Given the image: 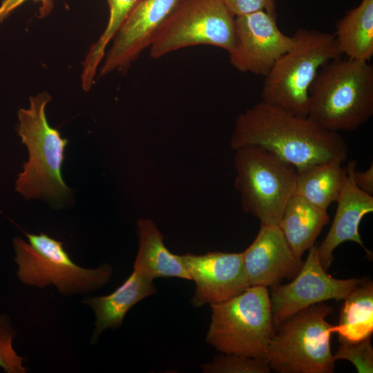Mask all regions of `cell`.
I'll use <instances>...</instances> for the list:
<instances>
[{
	"instance_id": "27",
	"label": "cell",
	"mask_w": 373,
	"mask_h": 373,
	"mask_svg": "<svg viewBox=\"0 0 373 373\" xmlns=\"http://www.w3.org/2000/svg\"><path fill=\"white\" fill-rule=\"evenodd\" d=\"M28 0H2L0 3V23L8 18L18 7ZM41 3L40 14L47 15L52 9V3L50 0H33Z\"/></svg>"
},
{
	"instance_id": "20",
	"label": "cell",
	"mask_w": 373,
	"mask_h": 373,
	"mask_svg": "<svg viewBox=\"0 0 373 373\" xmlns=\"http://www.w3.org/2000/svg\"><path fill=\"white\" fill-rule=\"evenodd\" d=\"M343 163L326 161L297 171L294 194L327 211L332 202H336L345 184L347 172Z\"/></svg>"
},
{
	"instance_id": "26",
	"label": "cell",
	"mask_w": 373,
	"mask_h": 373,
	"mask_svg": "<svg viewBox=\"0 0 373 373\" xmlns=\"http://www.w3.org/2000/svg\"><path fill=\"white\" fill-rule=\"evenodd\" d=\"M236 17L258 10L276 12L275 0H221Z\"/></svg>"
},
{
	"instance_id": "22",
	"label": "cell",
	"mask_w": 373,
	"mask_h": 373,
	"mask_svg": "<svg viewBox=\"0 0 373 373\" xmlns=\"http://www.w3.org/2000/svg\"><path fill=\"white\" fill-rule=\"evenodd\" d=\"M142 0H106L109 10L108 23L102 34L90 48L82 63V87L88 91L94 82L97 69L106 55V49L135 7Z\"/></svg>"
},
{
	"instance_id": "21",
	"label": "cell",
	"mask_w": 373,
	"mask_h": 373,
	"mask_svg": "<svg viewBox=\"0 0 373 373\" xmlns=\"http://www.w3.org/2000/svg\"><path fill=\"white\" fill-rule=\"evenodd\" d=\"M338 323L332 333L339 339L358 342L371 336L373 332V283L363 278L343 299Z\"/></svg>"
},
{
	"instance_id": "12",
	"label": "cell",
	"mask_w": 373,
	"mask_h": 373,
	"mask_svg": "<svg viewBox=\"0 0 373 373\" xmlns=\"http://www.w3.org/2000/svg\"><path fill=\"white\" fill-rule=\"evenodd\" d=\"M180 258L195 283L191 304L196 307L224 302L249 287L242 252L187 253Z\"/></svg>"
},
{
	"instance_id": "3",
	"label": "cell",
	"mask_w": 373,
	"mask_h": 373,
	"mask_svg": "<svg viewBox=\"0 0 373 373\" xmlns=\"http://www.w3.org/2000/svg\"><path fill=\"white\" fill-rule=\"evenodd\" d=\"M291 37L290 48L265 76L262 101L307 117L312 84L325 65L342 55L330 33L299 28Z\"/></svg>"
},
{
	"instance_id": "14",
	"label": "cell",
	"mask_w": 373,
	"mask_h": 373,
	"mask_svg": "<svg viewBox=\"0 0 373 373\" xmlns=\"http://www.w3.org/2000/svg\"><path fill=\"white\" fill-rule=\"evenodd\" d=\"M242 256L249 287H273L285 279H293L303 264L278 225L260 224L256 238Z\"/></svg>"
},
{
	"instance_id": "2",
	"label": "cell",
	"mask_w": 373,
	"mask_h": 373,
	"mask_svg": "<svg viewBox=\"0 0 373 373\" xmlns=\"http://www.w3.org/2000/svg\"><path fill=\"white\" fill-rule=\"evenodd\" d=\"M373 115V66L342 56L318 72L309 90L308 115L330 131H354Z\"/></svg>"
},
{
	"instance_id": "18",
	"label": "cell",
	"mask_w": 373,
	"mask_h": 373,
	"mask_svg": "<svg viewBox=\"0 0 373 373\" xmlns=\"http://www.w3.org/2000/svg\"><path fill=\"white\" fill-rule=\"evenodd\" d=\"M329 222L327 211L293 194L278 224L293 253L298 258L314 245L324 227Z\"/></svg>"
},
{
	"instance_id": "8",
	"label": "cell",
	"mask_w": 373,
	"mask_h": 373,
	"mask_svg": "<svg viewBox=\"0 0 373 373\" xmlns=\"http://www.w3.org/2000/svg\"><path fill=\"white\" fill-rule=\"evenodd\" d=\"M235 152V188L242 209L260 224L278 225L296 189V169L259 146H246Z\"/></svg>"
},
{
	"instance_id": "7",
	"label": "cell",
	"mask_w": 373,
	"mask_h": 373,
	"mask_svg": "<svg viewBox=\"0 0 373 373\" xmlns=\"http://www.w3.org/2000/svg\"><path fill=\"white\" fill-rule=\"evenodd\" d=\"M332 312L330 306L321 303L296 313L276 327L267 356L271 370L278 373H332L333 325L326 319Z\"/></svg>"
},
{
	"instance_id": "16",
	"label": "cell",
	"mask_w": 373,
	"mask_h": 373,
	"mask_svg": "<svg viewBox=\"0 0 373 373\" xmlns=\"http://www.w3.org/2000/svg\"><path fill=\"white\" fill-rule=\"evenodd\" d=\"M156 292L153 279L133 269L126 280L112 293L84 298L82 303L88 306L95 316L90 343H96L106 329L119 328L126 313L133 305Z\"/></svg>"
},
{
	"instance_id": "19",
	"label": "cell",
	"mask_w": 373,
	"mask_h": 373,
	"mask_svg": "<svg viewBox=\"0 0 373 373\" xmlns=\"http://www.w3.org/2000/svg\"><path fill=\"white\" fill-rule=\"evenodd\" d=\"M334 35L342 55L370 61L373 56V0H362L340 19Z\"/></svg>"
},
{
	"instance_id": "13",
	"label": "cell",
	"mask_w": 373,
	"mask_h": 373,
	"mask_svg": "<svg viewBox=\"0 0 373 373\" xmlns=\"http://www.w3.org/2000/svg\"><path fill=\"white\" fill-rule=\"evenodd\" d=\"M180 0H142L111 41L99 75L129 66L149 48L157 32Z\"/></svg>"
},
{
	"instance_id": "15",
	"label": "cell",
	"mask_w": 373,
	"mask_h": 373,
	"mask_svg": "<svg viewBox=\"0 0 373 373\" xmlns=\"http://www.w3.org/2000/svg\"><path fill=\"white\" fill-rule=\"evenodd\" d=\"M356 166L355 160L348 162L347 178L336 200L333 222L321 244L317 246L320 262L325 270L334 260L335 249L345 242H354L370 254L363 245L358 228L362 218L373 211V196L365 193L355 184L353 173Z\"/></svg>"
},
{
	"instance_id": "24",
	"label": "cell",
	"mask_w": 373,
	"mask_h": 373,
	"mask_svg": "<svg viewBox=\"0 0 373 373\" xmlns=\"http://www.w3.org/2000/svg\"><path fill=\"white\" fill-rule=\"evenodd\" d=\"M15 334L10 316L0 314V367L6 373H26L25 358L17 353L12 345Z\"/></svg>"
},
{
	"instance_id": "9",
	"label": "cell",
	"mask_w": 373,
	"mask_h": 373,
	"mask_svg": "<svg viewBox=\"0 0 373 373\" xmlns=\"http://www.w3.org/2000/svg\"><path fill=\"white\" fill-rule=\"evenodd\" d=\"M235 44V17L221 0H180L149 48L151 57L159 59L198 45L215 46L229 53Z\"/></svg>"
},
{
	"instance_id": "4",
	"label": "cell",
	"mask_w": 373,
	"mask_h": 373,
	"mask_svg": "<svg viewBox=\"0 0 373 373\" xmlns=\"http://www.w3.org/2000/svg\"><path fill=\"white\" fill-rule=\"evenodd\" d=\"M51 100L48 93H41L30 97L28 108L18 111L17 131L29 157L18 175L15 189L26 199L59 200L70 193L61 173L68 140L49 125L46 115Z\"/></svg>"
},
{
	"instance_id": "28",
	"label": "cell",
	"mask_w": 373,
	"mask_h": 373,
	"mask_svg": "<svg viewBox=\"0 0 373 373\" xmlns=\"http://www.w3.org/2000/svg\"><path fill=\"white\" fill-rule=\"evenodd\" d=\"M355 184L365 193L373 194V164L365 171H357L356 169L353 173Z\"/></svg>"
},
{
	"instance_id": "10",
	"label": "cell",
	"mask_w": 373,
	"mask_h": 373,
	"mask_svg": "<svg viewBox=\"0 0 373 373\" xmlns=\"http://www.w3.org/2000/svg\"><path fill=\"white\" fill-rule=\"evenodd\" d=\"M308 251L293 280L271 287L269 298L276 328L287 318L310 306L328 300H343L362 280L332 277L320 262L317 245Z\"/></svg>"
},
{
	"instance_id": "11",
	"label": "cell",
	"mask_w": 373,
	"mask_h": 373,
	"mask_svg": "<svg viewBox=\"0 0 373 373\" xmlns=\"http://www.w3.org/2000/svg\"><path fill=\"white\" fill-rule=\"evenodd\" d=\"M236 44L229 52L238 70L265 76L291 46V36L280 30L276 12L258 10L235 17Z\"/></svg>"
},
{
	"instance_id": "23",
	"label": "cell",
	"mask_w": 373,
	"mask_h": 373,
	"mask_svg": "<svg viewBox=\"0 0 373 373\" xmlns=\"http://www.w3.org/2000/svg\"><path fill=\"white\" fill-rule=\"evenodd\" d=\"M204 373H269L271 371L267 359L222 353L211 362L201 365Z\"/></svg>"
},
{
	"instance_id": "25",
	"label": "cell",
	"mask_w": 373,
	"mask_h": 373,
	"mask_svg": "<svg viewBox=\"0 0 373 373\" xmlns=\"http://www.w3.org/2000/svg\"><path fill=\"white\" fill-rule=\"evenodd\" d=\"M340 345L333 354L334 361L347 360L356 367L358 373L373 372V348L370 337L358 342H349L339 339Z\"/></svg>"
},
{
	"instance_id": "17",
	"label": "cell",
	"mask_w": 373,
	"mask_h": 373,
	"mask_svg": "<svg viewBox=\"0 0 373 373\" xmlns=\"http://www.w3.org/2000/svg\"><path fill=\"white\" fill-rule=\"evenodd\" d=\"M138 250L133 269L146 276L178 278L191 280L180 255L173 254L165 247L164 236L151 219L140 218L136 223Z\"/></svg>"
},
{
	"instance_id": "6",
	"label": "cell",
	"mask_w": 373,
	"mask_h": 373,
	"mask_svg": "<svg viewBox=\"0 0 373 373\" xmlns=\"http://www.w3.org/2000/svg\"><path fill=\"white\" fill-rule=\"evenodd\" d=\"M28 242L15 237L12 245L17 276L26 285L44 288L53 285L64 296L86 294L105 286L113 270L104 263L88 269L75 263L63 242L49 236L26 233Z\"/></svg>"
},
{
	"instance_id": "1",
	"label": "cell",
	"mask_w": 373,
	"mask_h": 373,
	"mask_svg": "<svg viewBox=\"0 0 373 373\" xmlns=\"http://www.w3.org/2000/svg\"><path fill=\"white\" fill-rule=\"evenodd\" d=\"M246 146L266 149L297 171L322 162H344L349 150L338 133L262 101L235 120L230 146L235 151Z\"/></svg>"
},
{
	"instance_id": "5",
	"label": "cell",
	"mask_w": 373,
	"mask_h": 373,
	"mask_svg": "<svg viewBox=\"0 0 373 373\" xmlns=\"http://www.w3.org/2000/svg\"><path fill=\"white\" fill-rule=\"evenodd\" d=\"M210 306L208 344L222 353L267 359L276 332L267 287L250 286L236 296Z\"/></svg>"
}]
</instances>
